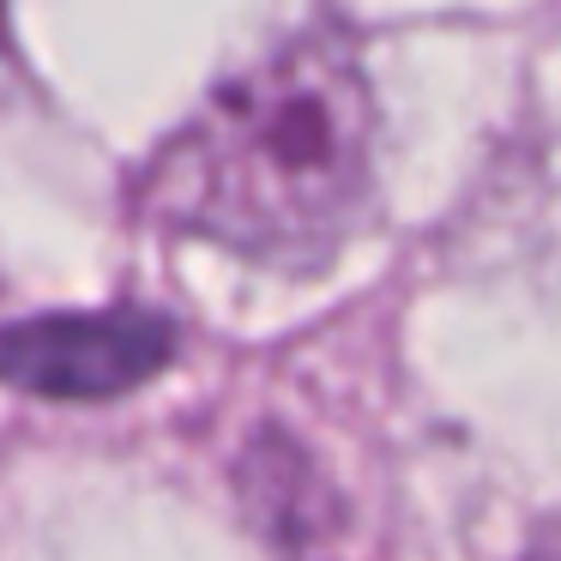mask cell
<instances>
[{
	"instance_id": "7a4b0ae2",
	"label": "cell",
	"mask_w": 561,
	"mask_h": 561,
	"mask_svg": "<svg viewBox=\"0 0 561 561\" xmlns=\"http://www.w3.org/2000/svg\"><path fill=\"white\" fill-rule=\"evenodd\" d=\"M175 356V327L151 308L37 314L0 332V387L37 399H115Z\"/></svg>"
},
{
	"instance_id": "3957f363",
	"label": "cell",
	"mask_w": 561,
	"mask_h": 561,
	"mask_svg": "<svg viewBox=\"0 0 561 561\" xmlns=\"http://www.w3.org/2000/svg\"><path fill=\"white\" fill-rule=\"evenodd\" d=\"M537 561H561V537H549V543L537 549Z\"/></svg>"
},
{
	"instance_id": "6da1fadb",
	"label": "cell",
	"mask_w": 561,
	"mask_h": 561,
	"mask_svg": "<svg viewBox=\"0 0 561 561\" xmlns=\"http://www.w3.org/2000/svg\"><path fill=\"white\" fill-rule=\"evenodd\" d=\"M375 98L356 49L302 31L224 79L146 170L139 206L248 266L314 278L368 224Z\"/></svg>"
}]
</instances>
